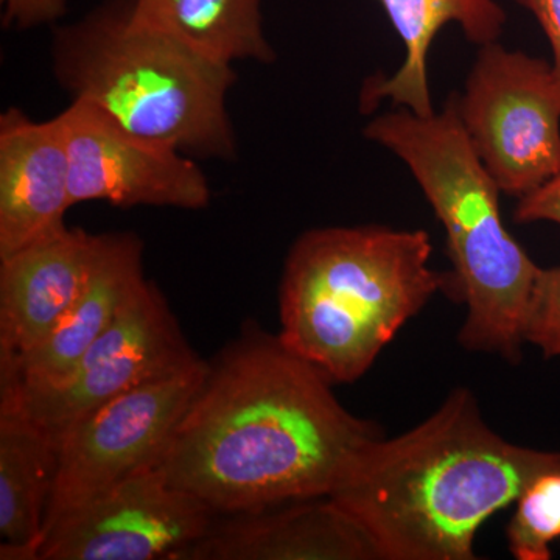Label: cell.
I'll return each instance as SVG.
<instances>
[{
	"mask_svg": "<svg viewBox=\"0 0 560 560\" xmlns=\"http://www.w3.org/2000/svg\"><path fill=\"white\" fill-rule=\"evenodd\" d=\"M381 430L346 410L279 335L246 330L208 361L158 464L217 514L329 497Z\"/></svg>",
	"mask_w": 560,
	"mask_h": 560,
	"instance_id": "cell-1",
	"label": "cell"
},
{
	"mask_svg": "<svg viewBox=\"0 0 560 560\" xmlns=\"http://www.w3.org/2000/svg\"><path fill=\"white\" fill-rule=\"evenodd\" d=\"M558 466L560 453L503 440L456 389L416 429L368 445L329 497L383 560H471L481 526Z\"/></svg>",
	"mask_w": 560,
	"mask_h": 560,
	"instance_id": "cell-2",
	"label": "cell"
},
{
	"mask_svg": "<svg viewBox=\"0 0 560 560\" xmlns=\"http://www.w3.org/2000/svg\"><path fill=\"white\" fill-rule=\"evenodd\" d=\"M431 254L422 230L304 232L280 280V340L331 383L359 381L401 327L451 289V272L433 270Z\"/></svg>",
	"mask_w": 560,
	"mask_h": 560,
	"instance_id": "cell-3",
	"label": "cell"
},
{
	"mask_svg": "<svg viewBox=\"0 0 560 560\" xmlns=\"http://www.w3.org/2000/svg\"><path fill=\"white\" fill-rule=\"evenodd\" d=\"M364 136L407 165L444 226L451 287L467 307L460 345L517 360L541 268L501 219V190L464 130L456 94L431 116L382 114Z\"/></svg>",
	"mask_w": 560,
	"mask_h": 560,
	"instance_id": "cell-4",
	"label": "cell"
},
{
	"mask_svg": "<svg viewBox=\"0 0 560 560\" xmlns=\"http://www.w3.org/2000/svg\"><path fill=\"white\" fill-rule=\"evenodd\" d=\"M135 0H105L54 33L51 69L72 101L191 158L231 161L237 138L228 94L234 66L213 61L135 16Z\"/></svg>",
	"mask_w": 560,
	"mask_h": 560,
	"instance_id": "cell-5",
	"label": "cell"
},
{
	"mask_svg": "<svg viewBox=\"0 0 560 560\" xmlns=\"http://www.w3.org/2000/svg\"><path fill=\"white\" fill-rule=\"evenodd\" d=\"M456 103L501 194L525 197L560 172V83L548 62L482 46Z\"/></svg>",
	"mask_w": 560,
	"mask_h": 560,
	"instance_id": "cell-6",
	"label": "cell"
},
{
	"mask_svg": "<svg viewBox=\"0 0 560 560\" xmlns=\"http://www.w3.org/2000/svg\"><path fill=\"white\" fill-rule=\"evenodd\" d=\"M206 370L201 360L127 390L62 431L44 533L61 515L160 464Z\"/></svg>",
	"mask_w": 560,
	"mask_h": 560,
	"instance_id": "cell-7",
	"label": "cell"
},
{
	"mask_svg": "<svg viewBox=\"0 0 560 560\" xmlns=\"http://www.w3.org/2000/svg\"><path fill=\"white\" fill-rule=\"evenodd\" d=\"M201 360L184 338L164 294L147 279L62 381L39 388L22 383V389L28 410L57 440L114 397Z\"/></svg>",
	"mask_w": 560,
	"mask_h": 560,
	"instance_id": "cell-8",
	"label": "cell"
},
{
	"mask_svg": "<svg viewBox=\"0 0 560 560\" xmlns=\"http://www.w3.org/2000/svg\"><path fill=\"white\" fill-rule=\"evenodd\" d=\"M217 512L151 467L61 515L38 560H183Z\"/></svg>",
	"mask_w": 560,
	"mask_h": 560,
	"instance_id": "cell-9",
	"label": "cell"
},
{
	"mask_svg": "<svg viewBox=\"0 0 560 560\" xmlns=\"http://www.w3.org/2000/svg\"><path fill=\"white\" fill-rule=\"evenodd\" d=\"M58 117L68 142L73 206L208 208V176L194 158L128 131L88 103L72 101Z\"/></svg>",
	"mask_w": 560,
	"mask_h": 560,
	"instance_id": "cell-10",
	"label": "cell"
},
{
	"mask_svg": "<svg viewBox=\"0 0 560 560\" xmlns=\"http://www.w3.org/2000/svg\"><path fill=\"white\" fill-rule=\"evenodd\" d=\"M105 237L65 226L0 259V353L20 359L54 330L86 289Z\"/></svg>",
	"mask_w": 560,
	"mask_h": 560,
	"instance_id": "cell-11",
	"label": "cell"
},
{
	"mask_svg": "<svg viewBox=\"0 0 560 560\" xmlns=\"http://www.w3.org/2000/svg\"><path fill=\"white\" fill-rule=\"evenodd\" d=\"M70 162L60 117L0 116V259L68 226Z\"/></svg>",
	"mask_w": 560,
	"mask_h": 560,
	"instance_id": "cell-12",
	"label": "cell"
},
{
	"mask_svg": "<svg viewBox=\"0 0 560 560\" xmlns=\"http://www.w3.org/2000/svg\"><path fill=\"white\" fill-rule=\"evenodd\" d=\"M374 544L330 497L231 515L183 560H374Z\"/></svg>",
	"mask_w": 560,
	"mask_h": 560,
	"instance_id": "cell-13",
	"label": "cell"
},
{
	"mask_svg": "<svg viewBox=\"0 0 560 560\" xmlns=\"http://www.w3.org/2000/svg\"><path fill=\"white\" fill-rule=\"evenodd\" d=\"M57 440L25 401L14 361L0 357V560H38Z\"/></svg>",
	"mask_w": 560,
	"mask_h": 560,
	"instance_id": "cell-14",
	"label": "cell"
},
{
	"mask_svg": "<svg viewBox=\"0 0 560 560\" xmlns=\"http://www.w3.org/2000/svg\"><path fill=\"white\" fill-rule=\"evenodd\" d=\"M145 280L142 241L131 232H109L86 289L54 330L20 359L3 353L0 357L14 361L25 388L62 381Z\"/></svg>",
	"mask_w": 560,
	"mask_h": 560,
	"instance_id": "cell-15",
	"label": "cell"
},
{
	"mask_svg": "<svg viewBox=\"0 0 560 560\" xmlns=\"http://www.w3.org/2000/svg\"><path fill=\"white\" fill-rule=\"evenodd\" d=\"M405 46V60L390 77L364 81L361 113L371 114L382 101H390L418 116L434 113L429 84V54L438 33L456 22L471 44L499 43L506 11L497 0H378Z\"/></svg>",
	"mask_w": 560,
	"mask_h": 560,
	"instance_id": "cell-16",
	"label": "cell"
},
{
	"mask_svg": "<svg viewBox=\"0 0 560 560\" xmlns=\"http://www.w3.org/2000/svg\"><path fill=\"white\" fill-rule=\"evenodd\" d=\"M261 0H135V16L210 60L271 65L276 50L264 31Z\"/></svg>",
	"mask_w": 560,
	"mask_h": 560,
	"instance_id": "cell-17",
	"label": "cell"
},
{
	"mask_svg": "<svg viewBox=\"0 0 560 560\" xmlns=\"http://www.w3.org/2000/svg\"><path fill=\"white\" fill-rule=\"evenodd\" d=\"M508 547L517 560H550L560 539V466L541 471L515 500L506 529Z\"/></svg>",
	"mask_w": 560,
	"mask_h": 560,
	"instance_id": "cell-18",
	"label": "cell"
},
{
	"mask_svg": "<svg viewBox=\"0 0 560 560\" xmlns=\"http://www.w3.org/2000/svg\"><path fill=\"white\" fill-rule=\"evenodd\" d=\"M526 342L537 346L547 359L560 357V265L541 268L530 305Z\"/></svg>",
	"mask_w": 560,
	"mask_h": 560,
	"instance_id": "cell-19",
	"label": "cell"
},
{
	"mask_svg": "<svg viewBox=\"0 0 560 560\" xmlns=\"http://www.w3.org/2000/svg\"><path fill=\"white\" fill-rule=\"evenodd\" d=\"M3 25L20 31L55 24L68 11L69 0H0Z\"/></svg>",
	"mask_w": 560,
	"mask_h": 560,
	"instance_id": "cell-20",
	"label": "cell"
},
{
	"mask_svg": "<svg viewBox=\"0 0 560 560\" xmlns=\"http://www.w3.org/2000/svg\"><path fill=\"white\" fill-rule=\"evenodd\" d=\"M514 221L515 223L551 221L560 226V172L536 190L518 198Z\"/></svg>",
	"mask_w": 560,
	"mask_h": 560,
	"instance_id": "cell-21",
	"label": "cell"
},
{
	"mask_svg": "<svg viewBox=\"0 0 560 560\" xmlns=\"http://www.w3.org/2000/svg\"><path fill=\"white\" fill-rule=\"evenodd\" d=\"M530 11L550 40L552 70L560 83V0H515Z\"/></svg>",
	"mask_w": 560,
	"mask_h": 560,
	"instance_id": "cell-22",
	"label": "cell"
}]
</instances>
